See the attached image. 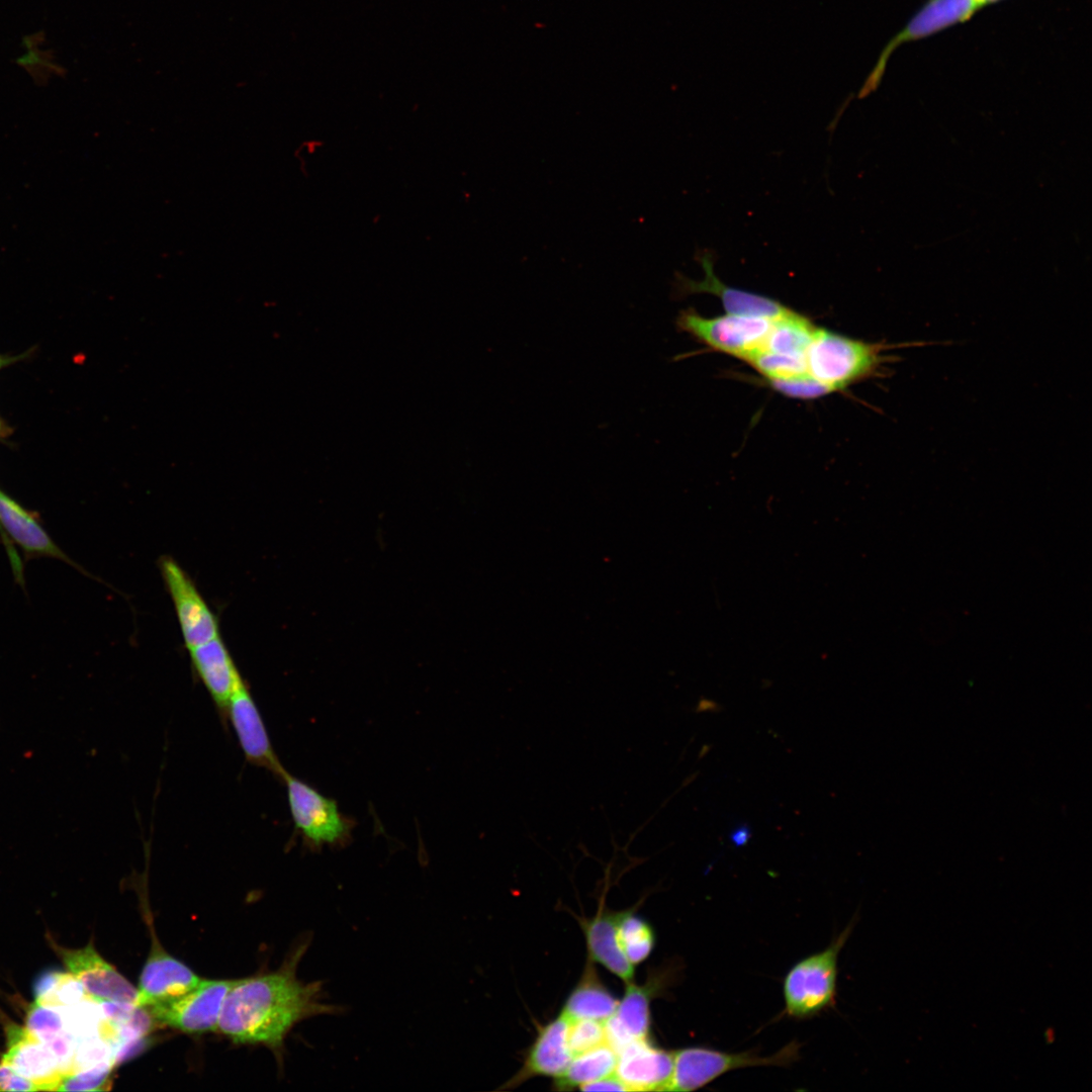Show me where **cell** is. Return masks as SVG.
<instances>
[{
    "label": "cell",
    "instance_id": "obj_6",
    "mask_svg": "<svg viewBox=\"0 0 1092 1092\" xmlns=\"http://www.w3.org/2000/svg\"><path fill=\"white\" fill-rule=\"evenodd\" d=\"M771 321L729 313L708 318L688 308L679 312L675 325L708 347L744 360L762 349Z\"/></svg>",
    "mask_w": 1092,
    "mask_h": 1092
},
{
    "label": "cell",
    "instance_id": "obj_5",
    "mask_svg": "<svg viewBox=\"0 0 1092 1092\" xmlns=\"http://www.w3.org/2000/svg\"><path fill=\"white\" fill-rule=\"evenodd\" d=\"M800 1044L790 1042L770 1056L755 1052L725 1053L706 1046H689L673 1053V1070L667 1091H694L732 1070L758 1066H790L799 1059Z\"/></svg>",
    "mask_w": 1092,
    "mask_h": 1092
},
{
    "label": "cell",
    "instance_id": "obj_22",
    "mask_svg": "<svg viewBox=\"0 0 1092 1092\" xmlns=\"http://www.w3.org/2000/svg\"><path fill=\"white\" fill-rule=\"evenodd\" d=\"M617 1052L607 1042L572 1057L565 1070L553 1081L555 1090L579 1088L615 1073Z\"/></svg>",
    "mask_w": 1092,
    "mask_h": 1092
},
{
    "label": "cell",
    "instance_id": "obj_16",
    "mask_svg": "<svg viewBox=\"0 0 1092 1092\" xmlns=\"http://www.w3.org/2000/svg\"><path fill=\"white\" fill-rule=\"evenodd\" d=\"M1 1062L32 1081L38 1090H57L65 1076L48 1045L18 1025L7 1027V1051Z\"/></svg>",
    "mask_w": 1092,
    "mask_h": 1092
},
{
    "label": "cell",
    "instance_id": "obj_38",
    "mask_svg": "<svg viewBox=\"0 0 1092 1092\" xmlns=\"http://www.w3.org/2000/svg\"><path fill=\"white\" fill-rule=\"evenodd\" d=\"M3 430H4V428H3V425H2V423L0 421V434L2 433Z\"/></svg>",
    "mask_w": 1092,
    "mask_h": 1092
},
{
    "label": "cell",
    "instance_id": "obj_23",
    "mask_svg": "<svg viewBox=\"0 0 1092 1092\" xmlns=\"http://www.w3.org/2000/svg\"><path fill=\"white\" fill-rule=\"evenodd\" d=\"M817 329L806 316L791 309L771 321L762 349L805 358Z\"/></svg>",
    "mask_w": 1092,
    "mask_h": 1092
},
{
    "label": "cell",
    "instance_id": "obj_24",
    "mask_svg": "<svg viewBox=\"0 0 1092 1092\" xmlns=\"http://www.w3.org/2000/svg\"><path fill=\"white\" fill-rule=\"evenodd\" d=\"M617 938L622 951L633 966L645 961L655 943L650 924L631 910L621 911Z\"/></svg>",
    "mask_w": 1092,
    "mask_h": 1092
},
{
    "label": "cell",
    "instance_id": "obj_7",
    "mask_svg": "<svg viewBox=\"0 0 1092 1092\" xmlns=\"http://www.w3.org/2000/svg\"><path fill=\"white\" fill-rule=\"evenodd\" d=\"M984 5L980 0H926L905 26L885 46L858 96L875 91L883 78L889 58L901 44L925 38L969 20Z\"/></svg>",
    "mask_w": 1092,
    "mask_h": 1092
},
{
    "label": "cell",
    "instance_id": "obj_15",
    "mask_svg": "<svg viewBox=\"0 0 1092 1092\" xmlns=\"http://www.w3.org/2000/svg\"><path fill=\"white\" fill-rule=\"evenodd\" d=\"M568 1018L561 1013L540 1027L523 1066L502 1088H515L538 1076L555 1078L561 1074L573 1057L568 1044Z\"/></svg>",
    "mask_w": 1092,
    "mask_h": 1092
},
{
    "label": "cell",
    "instance_id": "obj_30",
    "mask_svg": "<svg viewBox=\"0 0 1092 1092\" xmlns=\"http://www.w3.org/2000/svg\"><path fill=\"white\" fill-rule=\"evenodd\" d=\"M769 381L775 389L791 397L815 398L832 392L829 386L809 373Z\"/></svg>",
    "mask_w": 1092,
    "mask_h": 1092
},
{
    "label": "cell",
    "instance_id": "obj_33",
    "mask_svg": "<svg viewBox=\"0 0 1092 1092\" xmlns=\"http://www.w3.org/2000/svg\"><path fill=\"white\" fill-rule=\"evenodd\" d=\"M62 972L58 971H44L35 980L33 984V994L35 1000H39L50 993L56 984L58 983Z\"/></svg>",
    "mask_w": 1092,
    "mask_h": 1092
},
{
    "label": "cell",
    "instance_id": "obj_11",
    "mask_svg": "<svg viewBox=\"0 0 1092 1092\" xmlns=\"http://www.w3.org/2000/svg\"><path fill=\"white\" fill-rule=\"evenodd\" d=\"M223 718L232 725L246 760L280 780L285 768L272 747L261 713L244 679L231 695Z\"/></svg>",
    "mask_w": 1092,
    "mask_h": 1092
},
{
    "label": "cell",
    "instance_id": "obj_1",
    "mask_svg": "<svg viewBox=\"0 0 1092 1092\" xmlns=\"http://www.w3.org/2000/svg\"><path fill=\"white\" fill-rule=\"evenodd\" d=\"M307 947L308 939L297 944L275 972L235 980L217 1030L236 1043L264 1044L281 1060L284 1039L296 1023L341 1013V1006L324 1000L323 981L297 979L296 968Z\"/></svg>",
    "mask_w": 1092,
    "mask_h": 1092
},
{
    "label": "cell",
    "instance_id": "obj_25",
    "mask_svg": "<svg viewBox=\"0 0 1092 1092\" xmlns=\"http://www.w3.org/2000/svg\"><path fill=\"white\" fill-rule=\"evenodd\" d=\"M744 360L768 380L808 373L806 358L774 353L764 349L757 350Z\"/></svg>",
    "mask_w": 1092,
    "mask_h": 1092
},
{
    "label": "cell",
    "instance_id": "obj_18",
    "mask_svg": "<svg viewBox=\"0 0 1092 1092\" xmlns=\"http://www.w3.org/2000/svg\"><path fill=\"white\" fill-rule=\"evenodd\" d=\"M194 671L223 717L229 699L243 679L220 635L188 649Z\"/></svg>",
    "mask_w": 1092,
    "mask_h": 1092
},
{
    "label": "cell",
    "instance_id": "obj_26",
    "mask_svg": "<svg viewBox=\"0 0 1092 1092\" xmlns=\"http://www.w3.org/2000/svg\"><path fill=\"white\" fill-rule=\"evenodd\" d=\"M113 1062L107 1061L94 1067L67 1074L61 1080L58 1091H104L110 1089Z\"/></svg>",
    "mask_w": 1092,
    "mask_h": 1092
},
{
    "label": "cell",
    "instance_id": "obj_17",
    "mask_svg": "<svg viewBox=\"0 0 1092 1092\" xmlns=\"http://www.w3.org/2000/svg\"><path fill=\"white\" fill-rule=\"evenodd\" d=\"M655 978L643 985H626L623 999L605 1021L606 1042L617 1053L633 1040L649 1037L650 1003L656 993Z\"/></svg>",
    "mask_w": 1092,
    "mask_h": 1092
},
{
    "label": "cell",
    "instance_id": "obj_19",
    "mask_svg": "<svg viewBox=\"0 0 1092 1092\" xmlns=\"http://www.w3.org/2000/svg\"><path fill=\"white\" fill-rule=\"evenodd\" d=\"M0 529L27 556H47L74 562L54 542L38 518L0 489Z\"/></svg>",
    "mask_w": 1092,
    "mask_h": 1092
},
{
    "label": "cell",
    "instance_id": "obj_21",
    "mask_svg": "<svg viewBox=\"0 0 1092 1092\" xmlns=\"http://www.w3.org/2000/svg\"><path fill=\"white\" fill-rule=\"evenodd\" d=\"M618 1000L602 984L595 969L587 964L579 983L569 994L562 1014L570 1019L605 1022L615 1011Z\"/></svg>",
    "mask_w": 1092,
    "mask_h": 1092
},
{
    "label": "cell",
    "instance_id": "obj_27",
    "mask_svg": "<svg viewBox=\"0 0 1092 1092\" xmlns=\"http://www.w3.org/2000/svg\"><path fill=\"white\" fill-rule=\"evenodd\" d=\"M25 1028L41 1042H48L64 1030L65 1026L59 1008L35 1001L28 1009Z\"/></svg>",
    "mask_w": 1092,
    "mask_h": 1092
},
{
    "label": "cell",
    "instance_id": "obj_34",
    "mask_svg": "<svg viewBox=\"0 0 1092 1092\" xmlns=\"http://www.w3.org/2000/svg\"><path fill=\"white\" fill-rule=\"evenodd\" d=\"M579 1089L584 1091H628L625 1084L617 1077L615 1073L607 1077L586 1083L579 1087Z\"/></svg>",
    "mask_w": 1092,
    "mask_h": 1092
},
{
    "label": "cell",
    "instance_id": "obj_28",
    "mask_svg": "<svg viewBox=\"0 0 1092 1092\" xmlns=\"http://www.w3.org/2000/svg\"><path fill=\"white\" fill-rule=\"evenodd\" d=\"M568 1020V1044L573 1056L606 1043L605 1022L593 1019Z\"/></svg>",
    "mask_w": 1092,
    "mask_h": 1092
},
{
    "label": "cell",
    "instance_id": "obj_37",
    "mask_svg": "<svg viewBox=\"0 0 1092 1092\" xmlns=\"http://www.w3.org/2000/svg\"><path fill=\"white\" fill-rule=\"evenodd\" d=\"M980 1L985 6V5H988V4L996 3V2H998L1000 0H980Z\"/></svg>",
    "mask_w": 1092,
    "mask_h": 1092
},
{
    "label": "cell",
    "instance_id": "obj_13",
    "mask_svg": "<svg viewBox=\"0 0 1092 1092\" xmlns=\"http://www.w3.org/2000/svg\"><path fill=\"white\" fill-rule=\"evenodd\" d=\"M151 951L142 969L138 988L136 1007L146 1008L179 997L200 981L186 965L169 954L152 938Z\"/></svg>",
    "mask_w": 1092,
    "mask_h": 1092
},
{
    "label": "cell",
    "instance_id": "obj_12",
    "mask_svg": "<svg viewBox=\"0 0 1092 1092\" xmlns=\"http://www.w3.org/2000/svg\"><path fill=\"white\" fill-rule=\"evenodd\" d=\"M62 956L69 973L81 982L91 999L99 1003L107 1001L136 1006L138 989L107 963L91 942L80 949H65Z\"/></svg>",
    "mask_w": 1092,
    "mask_h": 1092
},
{
    "label": "cell",
    "instance_id": "obj_2",
    "mask_svg": "<svg viewBox=\"0 0 1092 1092\" xmlns=\"http://www.w3.org/2000/svg\"><path fill=\"white\" fill-rule=\"evenodd\" d=\"M891 347L817 329L806 353L808 373L832 391L875 375L889 360L884 352Z\"/></svg>",
    "mask_w": 1092,
    "mask_h": 1092
},
{
    "label": "cell",
    "instance_id": "obj_20",
    "mask_svg": "<svg viewBox=\"0 0 1092 1092\" xmlns=\"http://www.w3.org/2000/svg\"><path fill=\"white\" fill-rule=\"evenodd\" d=\"M620 913L601 910L594 917L582 918L580 925L592 962L599 963L628 985L634 982V966L627 960L618 942L617 925Z\"/></svg>",
    "mask_w": 1092,
    "mask_h": 1092
},
{
    "label": "cell",
    "instance_id": "obj_8",
    "mask_svg": "<svg viewBox=\"0 0 1092 1092\" xmlns=\"http://www.w3.org/2000/svg\"><path fill=\"white\" fill-rule=\"evenodd\" d=\"M235 980H201L189 992L144 1008L159 1024L186 1033L217 1030L224 998Z\"/></svg>",
    "mask_w": 1092,
    "mask_h": 1092
},
{
    "label": "cell",
    "instance_id": "obj_29",
    "mask_svg": "<svg viewBox=\"0 0 1092 1092\" xmlns=\"http://www.w3.org/2000/svg\"><path fill=\"white\" fill-rule=\"evenodd\" d=\"M81 982L71 973H62L54 989L39 1000L38 1003L64 1008L88 998Z\"/></svg>",
    "mask_w": 1092,
    "mask_h": 1092
},
{
    "label": "cell",
    "instance_id": "obj_35",
    "mask_svg": "<svg viewBox=\"0 0 1092 1092\" xmlns=\"http://www.w3.org/2000/svg\"><path fill=\"white\" fill-rule=\"evenodd\" d=\"M751 838V829L747 824L735 826L729 833V840L735 847L745 845Z\"/></svg>",
    "mask_w": 1092,
    "mask_h": 1092
},
{
    "label": "cell",
    "instance_id": "obj_9",
    "mask_svg": "<svg viewBox=\"0 0 1092 1092\" xmlns=\"http://www.w3.org/2000/svg\"><path fill=\"white\" fill-rule=\"evenodd\" d=\"M159 567L187 650L220 635L216 616L180 564L170 556H163Z\"/></svg>",
    "mask_w": 1092,
    "mask_h": 1092
},
{
    "label": "cell",
    "instance_id": "obj_31",
    "mask_svg": "<svg viewBox=\"0 0 1092 1092\" xmlns=\"http://www.w3.org/2000/svg\"><path fill=\"white\" fill-rule=\"evenodd\" d=\"M44 1043L56 1057L63 1074H71L77 1043L76 1037L64 1029Z\"/></svg>",
    "mask_w": 1092,
    "mask_h": 1092
},
{
    "label": "cell",
    "instance_id": "obj_10",
    "mask_svg": "<svg viewBox=\"0 0 1092 1092\" xmlns=\"http://www.w3.org/2000/svg\"><path fill=\"white\" fill-rule=\"evenodd\" d=\"M705 272L701 281L692 280L681 273H676L672 283V297L681 299L694 293H711L718 296L727 313L776 320L791 309L771 298L730 287L720 281L713 268L712 254L701 251L696 254Z\"/></svg>",
    "mask_w": 1092,
    "mask_h": 1092
},
{
    "label": "cell",
    "instance_id": "obj_32",
    "mask_svg": "<svg viewBox=\"0 0 1092 1092\" xmlns=\"http://www.w3.org/2000/svg\"><path fill=\"white\" fill-rule=\"evenodd\" d=\"M37 1086L11 1066L0 1063V1091H37Z\"/></svg>",
    "mask_w": 1092,
    "mask_h": 1092
},
{
    "label": "cell",
    "instance_id": "obj_3",
    "mask_svg": "<svg viewBox=\"0 0 1092 1092\" xmlns=\"http://www.w3.org/2000/svg\"><path fill=\"white\" fill-rule=\"evenodd\" d=\"M280 781L286 788L294 828L307 849L342 848L352 840L356 822L343 814L336 800L329 798L286 769Z\"/></svg>",
    "mask_w": 1092,
    "mask_h": 1092
},
{
    "label": "cell",
    "instance_id": "obj_14",
    "mask_svg": "<svg viewBox=\"0 0 1092 1092\" xmlns=\"http://www.w3.org/2000/svg\"><path fill=\"white\" fill-rule=\"evenodd\" d=\"M615 1070L628 1091H667L673 1053L653 1044L648 1038L633 1040L620 1050Z\"/></svg>",
    "mask_w": 1092,
    "mask_h": 1092
},
{
    "label": "cell",
    "instance_id": "obj_36",
    "mask_svg": "<svg viewBox=\"0 0 1092 1092\" xmlns=\"http://www.w3.org/2000/svg\"><path fill=\"white\" fill-rule=\"evenodd\" d=\"M17 360H18L17 357H7V356L0 355V370L2 368L6 367L7 365L17 361Z\"/></svg>",
    "mask_w": 1092,
    "mask_h": 1092
},
{
    "label": "cell",
    "instance_id": "obj_4",
    "mask_svg": "<svg viewBox=\"0 0 1092 1092\" xmlns=\"http://www.w3.org/2000/svg\"><path fill=\"white\" fill-rule=\"evenodd\" d=\"M854 921L823 950L796 963L784 980V1013L805 1019L833 1006L836 995L837 959L852 931Z\"/></svg>",
    "mask_w": 1092,
    "mask_h": 1092
}]
</instances>
